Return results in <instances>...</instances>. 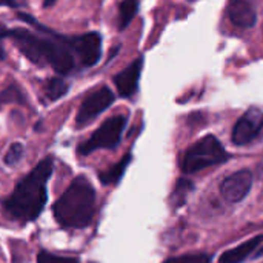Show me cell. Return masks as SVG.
<instances>
[{
  "instance_id": "1",
  "label": "cell",
  "mask_w": 263,
  "mask_h": 263,
  "mask_svg": "<svg viewBox=\"0 0 263 263\" xmlns=\"http://www.w3.org/2000/svg\"><path fill=\"white\" fill-rule=\"evenodd\" d=\"M17 18L34 28H8L0 23V62L6 59L5 40H11L17 51L40 68H51L55 76L69 77L82 69L96 66L103 54V39L99 31L85 34H60L31 14L18 11Z\"/></svg>"
},
{
  "instance_id": "2",
  "label": "cell",
  "mask_w": 263,
  "mask_h": 263,
  "mask_svg": "<svg viewBox=\"0 0 263 263\" xmlns=\"http://www.w3.org/2000/svg\"><path fill=\"white\" fill-rule=\"evenodd\" d=\"M54 160L51 156L43 157L35 168H32L14 188V191L3 199L2 208L5 214L22 223L34 222L43 211L48 202L46 183L52 176Z\"/></svg>"
},
{
  "instance_id": "3",
  "label": "cell",
  "mask_w": 263,
  "mask_h": 263,
  "mask_svg": "<svg viewBox=\"0 0 263 263\" xmlns=\"http://www.w3.org/2000/svg\"><path fill=\"white\" fill-rule=\"evenodd\" d=\"M55 222L66 230L89 227L96 214V190L85 176H77L52 205Z\"/></svg>"
},
{
  "instance_id": "4",
  "label": "cell",
  "mask_w": 263,
  "mask_h": 263,
  "mask_svg": "<svg viewBox=\"0 0 263 263\" xmlns=\"http://www.w3.org/2000/svg\"><path fill=\"white\" fill-rule=\"evenodd\" d=\"M228 159L230 156L220 140L216 136L208 134L186 149L182 159V171L185 174H196L202 170L225 163Z\"/></svg>"
},
{
  "instance_id": "5",
  "label": "cell",
  "mask_w": 263,
  "mask_h": 263,
  "mask_svg": "<svg viewBox=\"0 0 263 263\" xmlns=\"http://www.w3.org/2000/svg\"><path fill=\"white\" fill-rule=\"evenodd\" d=\"M126 123H128V117L123 114H117L106 119L86 142L79 145L77 153L80 156H89L97 149L117 148L122 140V134L126 128Z\"/></svg>"
},
{
  "instance_id": "6",
  "label": "cell",
  "mask_w": 263,
  "mask_h": 263,
  "mask_svg": "<svg viewBox=\"0 0 263 263\" xmlns=\"http://www.w3.org/2000/svg\"><path fill=\"white\" fill-rule=\"evenodd\" d=\"M114 100H116V94L106 85L91 91L79 106V111L76 114V126L83 128L91 122H94L102 112H105L114 103Z\"/></svg>"
},
{
  "instance_id": "7",
  "label": "cell",
  "mask_w": 263,
  "mask_h": 263,
  "mask_svg": "<svg viewBox=\"0 0 263 263\" xmlns=\"http://www.w3.org/2000/svg\"><path fill=\"white\" fill-rule=\"evenodd\" d=\"M263 133V111L257 106L248 108L243 116L236 122L231 140L237 146H245L254 142Z\"/></svg>"
},
{
  "instance_id": "8",
  "label": "cell",
  "mask_w": 263,
  "mask_h": 263,
  "mask_svg": "<svg viewBox=\"0 0 263 263\" xmlns=\"http://www.w3.org/2000/svg\"><path fill=\"white\" fill-rule=\"evenodd\" d=\"M143 66H145V57L140 55L112 77L117 94L122 99H129L139 91V82L142 77Z\"/></svg>"
},
{
  "instance_id": "9",
  "label": "cell",
  "mask_w": 263,
  "mask_h": 263,
  "mask_svg": "<svg viewBox=\"0 0 263 263\" xmlns=\"http://www.w3.org/2000/svg\"><path fill=\"white\" fill-rule=\"evenodd\" d=\"M251 186H253V173L250 170H240L233 173L222 182L220 193L223 199H227L228 202L239 203L248 196Z\"/></svg>"
},
{
  "instance_id": "10",
  "label": "cell",
  "mask_w": 263,
  "mask_h": 263,
  "mask_svg": "<svg viewBox=\"0 0 263 263\" xmlns=\"http://www.w3.org/2000/svg\"><path fill=\"white\" fill-rule=\"evenodd\" d=\"M227 15L234 26L242 29H250L257 23V11L251 0H230Z\"/></svg>"
},
{
  "instance_id": "11",
  "label": "cell",
  "mask_w": 263,
  "mask_h": 263,
  "mask_svg": "<svg viewBox=\"0 0 263 263\" xmlns=\"http://www.w3.org/2000/svg\"><path fill=\"white\" fill-rule=\"evenodd\" d=\"M263 243V234H259L253 239H248L247 242L240 243L236 248H231L228 251H225L219 263H242L243 260H247L248 257H251L254 254L256 250H259V247Z\"/></svg>"
},
{
  "instance_id": "12",
  "label": "cell",
  "mask_w": 263,
  "mask_h": 263,
  "mask_svg": "<svg viewBox=\"0 0 263 263\" xmlns=\"http://www.w3.org/2000/svg\"><path fill=\"white\" fill-rule=\"evenodd\" d=\"M69 91V83L62 76H52L48 77L42 85V96L48 103L57 102L62 97H65Z\"/></svg>"
},
{
  "instance_id": "13",
  "label": "cell",
  "mask_w": 263,
  "mask_h": 263,
  "mask_svg": "<svg viewBox=\"0 0 263 263\" xmlns=\"http://www.w3.org/2000/svg\"><path fill=\"white\" fill-rule=\"evenodd\" d=\"M131 159H133L131 154H126V156H125L122 160H119L116 165H112L111 168H108V170L99 173L100 182H102L103 185H116V183H119L120 179L123 177V174H125V171H126V168H128Z\"/></svg>"
},
{
  "instance_id": "14",
  "label": "cell",
  "mask_w": 263,
  "mask_h": 263,
  "mask_svg": "<svg viewBox=\"0 0 263 263\" xmlns=\"http://www.w3.org/2000/svg\"><path fill=\"white\" fill-rule=\"evenodd\" d=\"M139 8H140L139 0H122L119 3V18H117L119 31H125L131 25V22L139 12Z\"/></svg>"
},
{
  "instance_id": "15",
  "label": "cell",
  "mask_w": 263,
  "mask_h": 263,
  "mask_svg": "<svg viewBox=\"0 0 263 263\" xmlns=\"http://www.w3.org/2000/svg\"><path fill=\"white\" fill-rule=\"evenodd\" d=\"M9 103H15V105H26V96L22 91V88L17 83H11L8 85L2 92H0V106L3 105H9Z\"/></svg>"
},
{
  "instance_id": "16",
  "label": "cell",
  "mask_w": 263,
  "mask_h": 263,
  "mask_svg": "<svg viewBox=\"0 0 263 263\" xmlns=\"http://www.w3.org/2000/svg\"><path fill=\"white\" fill-rule=\"evenodd\" d=\"M191 190H193V182L188 180V179H180L176 183V188H174V191L171 194V205H173L174 210L180 208L185 203V200H186L188 194L191 193Z\"/></svg>"
},
{
  "instance_id": "17",
  "label": "cell",
  "mask_w": 263,
  "mask_h": 263,
  "mask_svg": "<svg viewBox=\"0 0 263 263\" xmlns=\"http://www.w3.org/2000/svg\"><path fill=\"white\" fill-rule=\"evenodd\" d=\"M23 154H25V146L20 142H14L8 148V151H6V154L3 157V162L8 166H14L23 159Z\"/></svg>"
},
{
  "instance_id": "18",
  "label": "cell",
  "mask_w": 263,
  "mask_h": 263,
  "mask_svg": "<svg viewBox=\"0 0 263 263\" xmlns=\"http://www.w3.org/2000/svg\"><path fill=\"white\" fill-rule=\"evenodd\" d=\"M162 263H211V257L208 254L196 253V254H182L171 259H166Z\"/></svg>"
},
{
  "instance_id": "19",
  "label": "cell",
  "mask_w": 263,
  "mask_h": 263,
  "mask_svg": "<svg viewBox=\"0 0 263 263\" xmlns=\"http://www.w3.org/2000/svg\"><path fill=\"white\" fill-rule=\"evenodd\" d=\"M37 263H80L74 257H63V256H55L48 251H40L37 254Z\"/></svg>"
},
{
  "instance_id": "20",
  "label": "cell",
  "mask_w": 263,
  "mask_h": 263,
  "mask_svg": "<svg viewBox=\"0 0 263 263\" xmlns=\"http://www.w3.org/2000/svg\"><path fill=\"white\" fill-rule=\"evenodd\" d=\"M23 5L25 3L22 0H0V6H6V8H12V9H18Z\"/></svg>"
},
{
  "instance_id": "21",
  "label": "cell",
  "mask_w": 263,
  "mask_h": 263,
  "mask_svg": "<svg viewBox=\"0 0 263 263\" xmlns=\"http://www.w3.org/2000/svg\"><path fill=\"white\" fill-rule=\"evenodd\" d=\"M262 256H263V247L260 248V251H259V253L256 254V257H262Z\"/></svg>"
}]
</instances>
